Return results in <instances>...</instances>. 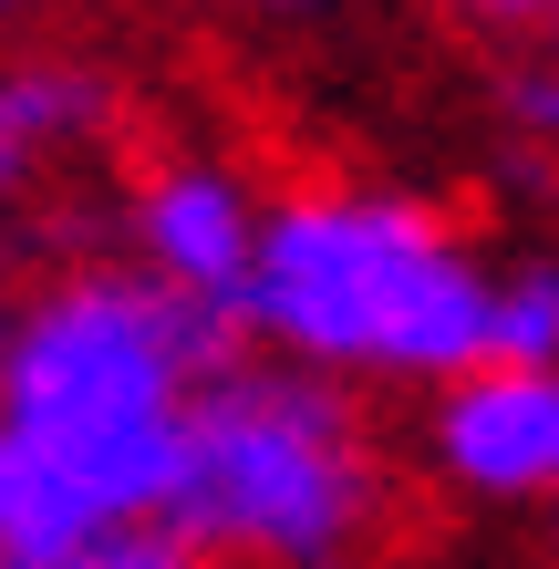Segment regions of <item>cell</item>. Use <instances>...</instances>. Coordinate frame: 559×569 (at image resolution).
Wrapping results in <instances>:
<instances>
[{
	"instance_id": "obj_1",
	"label": "cell",
	"mask_w": 559,
	"mask_h": 569,
	"mask_svg": "<svg viewBox=\"0 0 559 569\" xmlns=\"http://www.w3.org/2000/svg\"><path fill=\"white\" fill-rule=\"evenodd\" d=\"M218 342V311H177L124 280L42 300L0 352V425L52 466L104 528L177 497L187 362Z\"/></svg>"
},
{
	"instance_id": "obj_2",
	"label": "cell",
	"mask_w": 559,
	"mask_h": 569,
	"mask_svg": "<svg viewBox=\"0 0 559 569\" xmlns=\"http://www.w3.org/2000/svg\"><path fill=\"white\" fill-rule=\"evenodd\" d=\"M249 311L311 362H383V373H467L498 331V280H477L415 208H290L259 228Z\"/></svg>"
},
{
	"instance_id": "obj_3",
	"label": "cell",
	"mask_w": 559,
	"mask_h": 569,
	"mask_svg": "<svg viewBox=\"0 0 559 569\" xmlns=\"http://www.w3.org/2000/svg\"><path fill=\"white\" fill-rule=\"evenodd\" d=\"M167 518L187 539L270 549L290 569L342 559L352 528H363V456L342 435V405L280 373H228L187 415Z\"/></svg>"
},
{
	"instance_id": "obj_4",
	"label": "cell",
	"mask_w": 559,
	"mask_h": 569,
	"mask_svg": "<svg viewBox=\"0 0 559 569\" xmlns=\"http://www.w3.org/2000/svg\"><path fill=\"white\" fill-rule=\"evenodd\" d=\"M446 466L487 497L559 487V373H477L436 425Z\"/></svg>"
},
{
	"instance_id": "obj_5",
	"label": "cell",
	"mask_w": 559,
	"mask_h": 569,
	"mask_svg": "<svg viewBox=\"0 0 559 569\" xmlns=\"http://www.w3.org/2000/svg\"><path fill=\"white\" fill-rule=\"evenodd\" d=\"M146 249H156V270L187 290V311L249 300V280H259V228L239 208V187H228V177H197V166L146 187Z\"/></svg>"
},
{
	"instance_id": "obj_6",
	"label": "cell",
	"mask_w": 559,
	"mask_h": 569,
	"mask_svg": "<svg viewBox=\"0 0 559 569\" xmlns=\"http://www.w3.org/2000/svg\"><path fill=\"white\" fill-rule=\"evenodd\" d=\"M498 373H559V270L498 280V331H487Z\"/></svg>"
},
{
	"instance_id": "obj_7",
	"label": "cell",
	"mask_w": 559,
	"mask_h": 569,
	"mask_svg": "<svg viewBox=\"0 0 559 569\" xmlns=\"http://www.w3.org/2000/svg\"><path fill=\"white\" fill-rule=\"evenodd\" d=\"M62 569H187V549H167V539H104V549H83Z\"/></svg>"
},
{
	"instance_id": "obj_8",
	"label": "cell",
	"mask_w": 559,
	"mask_h": 569,
	"mask_svg": "<svg viewBox=\"0 0 559 569\" xmlns=\"http://www.w3.org/2000/svg\"><path fill=\"white\" fill-rule=\"evenodd\" d=\"M21 156H31V146H21V124H11V114H0V187H11V177H21Z\"/></svg>"
},
{
	"instance_id": "obj_9",
	"label": "cell",
	"mask_w": 559,
	"mask_h": 569,
	"mask_svg": "<svg viewBox=\"0 0 559 569\" xmlns=\"http://www.w3.org/2000/svg\"><path fill=\"white\" fill-rule=\"evenodd\" d=\"M529 114H539V124H559V83H549V93H529Z\"/></svg>"
},
{
	"instance_id": "obj_10",
	"label": "cell",
	"mask_w": 559,
	"mask_h": 569,
	"mask_svg": "<svg viewBox=\"0 0 559 569\" xmlns=\"http://www.w3.org/2000/svg\"><path fill=\"white\" fill-rule=\"evenodd\" d=\"M477 11H549V0H477Z\"/></svg>"
},
{
	"instance_id": "obj_11",
	"label": "cell",
	"mask_w": 559,
	"mask_h": 569,
	"mask_svg": "<svg viewBox=\"0 0 559 569\" xmlns=\"http://www.w3.org/2000/svg\"><path fill=\"white\" fill-rule=\"evenodd\" d=\"M0 11H11V0H0Z\"/></svg>"
}]
</instances>
